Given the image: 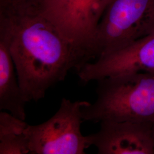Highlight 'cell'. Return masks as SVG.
<instances>
[{"label":"cell","mask_w":154,"mask_h":154,"mask_svg":"<svg viewBox=\"0 0 154 154\" xmlns=\"http://www.w3.org/2000/svg\"><path fill=\"white\" fill-rule=\"evenodd\" d=\"M0 35L8 42L27 103L43 99L72 69L77 70L87 63L36 6L0 10Z\"/></svg>","instance_id":"obj_1"},{"label":"cell","mask_w":154,"mask_h":154,"mask_svg":"<svg viewBox=\"0 0 154 154\" xmlns=\"http://www.w3.org/2000/svg\"><path fill=\"white\" fill-rule=\"evenodd\" d=\"M97 82V99L82 109L84 121L154 123V72L126 73Z\"/></svg>","instance_id":"obj_2"},{"label":"cell","mask_w":154,"mask_h":154,"mask_svg":"<svg viewBox=\"0 0 154 154\" xmlns=\"http://www.w3.org/2000/svg\"><path fill=\"white\" fill-rule=\"evenodd\" d=\"M154 32V0H112L99 22L93 58L109 55Z\"/></svg>","instance_id":"obj_3"},{"label":"cell","mask_w":154,"mask_h":154,"mask_svg":"<svg viewBox=\"0 0 154 154\" xmlns=\"http://www.w3.org/2000/svg\"><path fill=\"white\" fill-rule=\"evenodd\" d=\"M111 1L41 0L36 7L88 62L93 60L99 22Z\"/></svg>","instance_id":"obj_4"},{"label":"cell","mask_w":154,"mask_h":154,"mask_svg":"<svg viewBox=\"0 0 154 154\" xmlns=\"http://www.w3.org/2000/svg\"><path fill=\"white\" fill-rule=\"evenodd\" d=\"M87 101L63 98L57 111L49 119L29 125L30 154H84L90 146L81 131L82 109Z\"/></svg>","instance_id":"obj_5"},{"label":"cell","mask_w":154,"mask_h":154,"mask_svg":"<svg viewBox=\"0 0 154 154\" xmlns=\"http://www.w3.org/2000/svg\"><path fill=\"white\" fill-rule=\"evenodd\" d=\"M77 72L83 83L130 72H154V32L122 49L83 64Z\"/></svg>","instance_id":"obj_6"},{"label":"cell","mask_w":154,"mask_h":154,"mask_svg":"<svg viewBox=\"0 0 154 154\" xmlns=\"http://www.w3.org/2000/svg\"><path fill=\"white\" fill-rule=\"evenodd\" d=\"M98 132L86 135L99 154H154L153 123L102 121Z\"/></svg>","instance_id":"obj_7"},{"label":"cell","mask_w":154,"mask_h":154,"mask_svg":"<svg viewBox=\"0 0 154 154\" xmlns=\"http://www.w3.org/2000/svg\"><path fill=\"white\" fill-rule=\"evenodd\" d=\"M26 103L8 42L0 35V110L25 120Z\"/></svg>","instance_id":"obj_8"},{"label":"cell","mask_w":154,"mask_h":154,"mask_svg":"<svg viewBox=\"0 0 154 154\" xmlns=\"http://www.w3.org/2000/svg\"><path fill=\"white\" fill-rule=\"evenodd\" d=\"M29 125L8 111H0V154H30Z\"/></svg>","instance_id":"obj_9"},{"label":"cell","mask_w":154,"mask_h":154,"mask_svg":"<svg viewBox=\"0 0 154 154\" xmlns=\"http://www.w3.org/2000/svg\"><path fill=\"white\" fill-rule=\"evenodd\" d=\"M41 0H0V10L17 11L35 7Z\"/></svg>","instance_id":"obj_10"},{"label":"cell","mask_w":154,"mask_h":154,"mask_svg":"<svg viewBox=\"0 0 154 154\" xmlns=\"http://www.w3.org/2000/svg\"><path fill=\"white\" fill-rule=\"evenodd\" d=\"M152 132H153V136H154V123H153V126H152Z\"/></svg>","instance_id":"obj_11"}]
</instances>
